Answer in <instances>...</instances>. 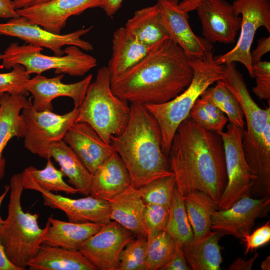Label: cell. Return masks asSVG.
<instances>
[{
    "mask_svg": "<svg viewBox=\"0 0 270 270\" xmlns=\"http://www.w3.org/2000/svg\"><path fill=\"white\" fill-rule=\"evenodd\" d=\"M168 156L170 170L183 196L198 190L218 204L228 184L224 149L218 134L188 117L178 127Z\"/></svg>",
    "mask_w": 270,
    "mask_h": 270,
    "instance_id": "cell-1",
    "label": "cell"
},
{
    "mask_svg": "<svg viewBox=\"0 0 270 270\" xmlns=\"http://www.w3.org/2000/svg\"><path fill=\"white\" fill-rule=\"evenodd\" d=\"M194 75L190 58L168 38L152 48L137 64L111 82L113 92L144 106L166 102L184 92Z\"/></svg>",
    "mask_w": 270,
    "mask_h": 270,
    "instance_id": "cell-2",
    "label": "cell"
},
{
    "mask_svg": "<svg viewBox=\"0 0 270 270\" xmlns=\"http://www.w3.org/2000/svg\"><path fill=\"white\" fill-rule=\"evenodd\" d=\"M128 124L123 132L112 136L110 144L130 174L132 185L138 189L158 178L173 175L162 148L160 126L144 106L132 104Z\"/></svg>",
    "mask_w": 270,
    "mask_h": 270,
    "instance_id": "cell-3",
    "label": "cell"
},
{
    "mask_svg": "<svg viewBox=\"0 0 270 270\" xmlns=\"http://www.w3.org/2000/svg\"><path fill=\"white\" fill-rule=\"evenodd\" d=\"M190 63L194 72L193 78L184 92L166 102L144 106L160 126L162 148L166 156L178 127L189 116L196 100L210 86L226 76V66L215 62L213 50L202 58H190Z\"/></svg>",
    "mask_w": 270,
    "mask_h": 270,
    "instance_id": "cell-4",
    "label": "cell"
},
{
    "mask_svg": "<svg viewBox=\"0 0 270 270\" xmlns=\"http://www.w3.org/2000/svg\"><path fill=\"white\" fill-rule=\"evenodd\" d=\"M8 215L0 230V239L10 262L20 270H25L42 244L50 222L45 228L38 224V214L24 211L22 196L24 190L22 173L14 174L10 181Z\"/></svg>",
    "mask_w": 270,
    "mask_h": 270,
    "instance_id": "cell-5",
    "label": "cell"
},
{
    "mask_svg": "<svg viewBox=\"0 0 270 270\" xmlns=\"http://www.w3.org/2000/svg\"><path fill=\"white\" fill-rule=\"evenodd\" d=\"M78 108L75 122L90 125L108 144L112 136L121 134L130 120L128 102L112 92L107 66L101 68L91 82L82 104Z\"/></svg>",
    "mask_w": 270,
    "mask_h": 270,
    "instance_id": "cell-6",
    "label": "cell"
},
{
    "mask_svg": "<svg viewBox=\"0 0 270 270\" xmlns=\"http://www.w3.org/2000/svg\"><path fill=\"white\" fill-rule=\"evenodd\" d=\"M42 50L43 48L30 44L20 46L12 43L2 54V66L10 69L16 64H20L29 74L40 75L54 70L56 74L82 76L97 66L95 58L76 46H68L64 50L65 55L62 56L44 55L42 54Z\"/></svg>",
    "mask_w": 270,
    "mask_h": 270,
    "instance_id": "cell-7",
    "label": "cell"
},
{
    "mask_svg": "<svg viewBox=\"0 0 270 270\" xmlns=\"http://www.w3.org/2000/svg\"><path fill=\"white\" fill-rule=\"evenodd\" d=\"M244 129L230 122L222 137L225 153L228 184L218 204V210L230 208L242 198L250 196L258 177L246 160L242 148Z\"/></svg>",
    "mask_w": 270,
    "mask_h": 270,
    "instance_id": "cell-8",
    "label": "cell"
},
{
    "mask_svg": "<svg viewBox=\"0 0 270 270\" xmlns=\"http://www.w3.org/2000/svg\"><path fill=\"white\" fill-rule=\"evenodd\" d=\"M232 5L242 16L240 36L236 46L228 52L214 57V62L218 65L240 62L254 78L251 48L259 28H265L270 32V0H236Z\"/></svg>",
    "mask_w": 270,
    "mask_h": 270,
    "instance_id": "cell-9",
    "label": "cell"
},
{
    "mask_svg": "<svg viewBox=\"0 0 270 270\" xmlns=\"http://www.w3.org/2000/svg\"><path fill=\"white\" fill-rule=\"evenodd\" d=\"M93 26L82 28L68 34L52 32L34 24L23 16L10 19L6 23L0 24V34L16 38L26 43L52 50L54 56L64 54L62 48L74 46L83 50L92 51L94 46L82 37L90 32Z\"/></svg>",
    "mask_w": 270,
    "mask_h": 270,
    "instance_id": "cell-10",
    "label": "cell"
},
{
    "mask_svg": "<svg viewBox=\"0 0 270 270\" xmlns=\"http://www.w3.org/2000/svg\"><path fill=\"white\" fill-rule=\"evenodd\" d=\"M78 108L60 115L52 111H38L31 100L22 110L21 116L25 126L24 147L38 154L48 143L62 140L70 126L75 122Z\"/></svg>",
    "mask_w": 270,
    "mask_h": 270,
    "instance_id": "cell-11",
    "label": "cell"
},
{
    "mask_svg": "<svg viewBox=\"0 0 270 270\" xmlns=\"http://www.w3.org/2000/svg\"><path fill=\"white\" fill-rule=\"evenodd\" d=\"M136 238L115 221L103 226L88 240L80 251L99 270H118L120 254Z\"/></svg>",
    "mask_w": 270,
    "mask_h": 270,
    "instance_id": "cell-12",
    "label": "cell"
},
{
    "mask_svg": "<svg viewBox=\"0 0 270 270\" xmlns=\"http://www.w3.org/2000/svg\"><path fill=\"white\" fill-rule=\"evenodd\" d=\"M23 182L24 190L40 193L46 206L63 212L70 222H90L104 225L112 221L110 206L107 200L90 196L72 199L46 191L24 178Z\"/></svg>",
    "mask_w": 270,
    "mask_h": 270,
    "instance_id": "cell-13",
    "label": "cell"
},
{
    "mask_svg": "<svg viewBox=\"0 0 270 270\" xmlns=\"http://www.w3.org/2000/svg\"><path fill=\"white\" fill-rule=\"evenodd\" d=\"M196 10L204 38L211 44H234L240 30L242 18L225 0H202Z\"/></svg>",
    "mask_w": 270,
    "mask_h": 270,
    "instance_id": "cell-14",
    "label": "cell"
},
{
    "mask_svg": "<svg viewBox=\"0 0 270 270\" xmlns=\"http://www.w3.org/2000/svg\"><path fill=\"white\" fill-rule=\"evenodd\" d=\"M270 196L242 198L230 208L215 210L212 216L211 230L222 236H232L242 240L252 233L256 220L270 205Z\"/></svg>",
    "mask_w": 270,
    "mask_h": 270,
    "instance_id": "cell-15",
    "label": "cell"
},
{
    "mask_svg": "<svg viewBox=\"0 0 270 270\" xmlns=\"http://www.w3.org/2000/svg\"><path fill=\"white\" fill-rule=\"evenodd\" d=\"M180 2V0H157L162 22L170 38L180 46L189 58H202L213 50L212 44L193 32L188 22V12L181 8Z\"/></svg>",
    "mask_w": 270,
    "mask_h": 270,
    "instance_id": "cell-16",
    "label": "cell"
},
{
    "mask_svg": "<svg viewBox=\"0 0 270 270\" xmlns=\"http://www.w3.org/2000/svg\"><path fill=\"white\" fill-rule=\"evenodd\" d=\"M224 66L226 76L222 80L237 100L246 120L247 130H244L243 137L258 144L265 128L270 124V108L262 109L254 102L235 62Z\"/></svg>",
    "mask_w": 270,
    "mask_h": 270,
    "instance_id": "cell-17",
    "label": "cell"
},
{
    "mask_svg": "<svg viewBox=\"0 0 270 270\" xmlns=\"http://www.w3.org/2000/svg\"><path fill=\"white\" fill-rule=\"evenodd\" d=\"M104 0H52L17 10L20 16L52 32L60 34L72 16L90 8L102 7Z\"/></svg>",
    "mask_w": 270,
    "mask_h": 270,
    "instance_id": "cell-18",
    "label": "cell"
},
{
    "mask_svg": "<svg viewBox=\"0 0 270 270\" xmlns=\"http://www.w3.org/2000/svg\"><path fill=\"white\" fill-rule=\"evenodd\" d=\"M64 74L52 78L37 75L28 82L26 89L34 98L32 105L38 111H52V102L62 96L71 98L75 108L82 103L93 75L89 74L82 80L70 84L62 82Z\"/></svg>",
    "mask_w": 270,
    "mask_h": 270,
    "instance_id": "cell-19",
    "label": "cell"
},
{
    "mask_svg": "<svg viewBox=\"0 0 270 270\" xmlns=\"http://www.w3.org/2000/svg\"><path fill=\"white\" fill-rule=\"evenodd\" d=\"M62 140L78 156L88 170L93 174L98 168L116 152L88 124L74 122Z\"/></svg>",
    "mask_w": 270,
    "mask_h": 270,
    "instance_id": "cell-20",
    "label": "cell"
},
{
    "mask_svg": "<svg viewBox=\"0 0 270 270\" xmlns=\"http://www.w3.org/2000/svg\"><path fill=\"white\" fill-rule=\"evenodd\" d=\"M38 155L48 160L54 158L60 167L68 183L84 196L90 194L92 174L88 170L73 150L62 140L50 142Z\"/></svg>",
    "mask_w": 270,
    "mask_h": 270,
    "instance_id": "cell-21",
    "label": "cell"
},
{
    "mask_svg": "<svg viewBox=\"0 0 270 270\" xmlns=\"http://www.w3.org/2000/svg\"><path fill=\"white\" fill-rule=\"evenodd\" d=\"M131 185L128 170L121 157L116 152L92 174L90 196L107 200Z\"/></svg>",
    "mask_w": 270,
    "mask_h": 270,
    "instance_id": "cell-22",
    "label": "cell"
},
{
    "mask_svg": "<svg viewBox=\"0 0 270 270\" xmlns=\"http://www.w3.org/2000/svg\"><path fill=\"white\" fill-rule=\"evenodd\" d=\"M107 201L110 206L112 220L120 224L135 238H147L144 220L146 204L138 188L131 185Z\"/></svg>",
    "mask_w": 270,
    "mask_h": 270,
    "instance_id": "cell-23",
    "label": "cell"
},
{
    "mask_svg": "<svg viewBox=\"0 0 270 270\" xmlns=\"http://www.w3.org/2000/svg\"><path fill=\"white\" fill-rule=\"evenodd\" d=\"M29 100L24 96L4 94L0 97V181L5 176L6 160L3 152L14 138H24L25 126L21 116Z\"/></svg>",
    "mask_w": 270,
    "mask_h": 270,
    "instance_id": "cell-24",
    "label": "cell"
},
{
    "mask_svg": "<svg viewBox=\"0 0 270 270\" xmlns=\"http://www.w3.org/2000/svg\"><path fill=\"white\" fill-rule=\"evenodd\" d=\"M48 220L50 224L44 236L42 244L71 250H79L104 226L90 222H64L55 219L52 216Z\"/></svg>",
    "mask_w": 270,
    "mask_h": 270,
    "instance_id": "cell-25",
    "label": "cell"
},
{
    "mask_svg": "<svg viewBox=\"0 0 270 270\" xmlns=\"http://www.w3.org/2000/svg\"><path fill=\"white\" fill-rule=\"evenodd\" d=\"M152 48L135 39L124 27L117 29L113 34L112 54L107 66L111 82L137 64Z\"/></svg>",
    "mask_w": 270,
    "mask_h": 270,
    "instance_id": "cell-26",
    "label": "cell"
},
{
    "mask_svg": "<svg viewBox=\"0 0 270 270\" xmlns=\"http://www.w3.org/2000/svg\"><path fill=\"white\" fill-rule=\"evenodd\" d=\"M124 28L137 40L152 48L170 38L157 3L136 11Z\"/></svg>",
    "mask_w": 270,
    "mask_h": 270,
    "instance_id": "cell-27",
    "label": "cell"
},
{
    "mask_svg": "<svg viewBox=\"0 0 270 270\" xmlns=\"http://www.w3.org/2000/svg\"><path fill=\"white\" fill-rule=\"evenodd\" d=\"M28 268L30 270H98L80 250L44 244Z\"/></svg>",
    "mask_w": 270,
    "mask_h": 270,
    "instance_id": "cell-28",
    "label": "cell"
},
{
    "mask_svg": "<svg viewBox=\"0 0 270 270\" xmlns=\"http://www.w3.org/2000/svg\"><path fill=\"white\" fill-rule=\"evenodd\" d=\"M244 152L250 168L258 178L252 194H260L263 196L270 194V124L265 128L258 143L254 144L243 137Z\"/></svg>",
    "mask_w": 270,
    "mask_h": 270,
    "instance_id": "cell-29",
    "label": "cell"
},
{
    "mask_svg": "<svg viewBox=\"0 0 270 270\" xmlns=\"http://www.w3.org/2000/svg\"><path fill=\"white\" fill-rule=\"evenodd\" d=\"M222 236L211 230L200 239H194L183 246V252L194 270H220L222 262L219 242Z\"/></svg>",
    "mask_w": 270,
    "mask_h": 270,
    "instance_id": "cell-30",
    "label": "cell"
},
{
    "mask_svg": "<svg viewBox=\"0 0 270 270\" xmlns=\"http://www.w3.org/2000/svg\"><path fill=\"white\" fill-rule=\"evenodd\" d=\"M184 199L194 238L200 239L212 230V216L213 212L218 210V204L207 194L198 190L186 194Z\"/></svg>",
    "mask_w": 270,
    "mask_h": 270,
    "instance_id": "cell-31",
    "label": "cell"
},
{
    "mask_svg": "<svg viewBox=\"0 0 270 270\" xmlns=\"http://www.w3.org/2000/svg\"><path fill=\"white\" fill-rule=\"evenodd\" d=\"M176 242L182 246L194 238L188 220L184 196L176 187L172 198L168 222L164 230Z\"/></svg>",
    "mask_w": 270,
    "mask_h": 270,
    "instance_id": "cell-32",
    "label": "cell"
},
{
    "mask_svg": "<svg viewBox=\"0 0 270 270\" xmlns=\"http://www.w3.org/2000/svg\"><path fill=\"white\" fill-rule=\"evenodd\" d=\"M47 160L46 165L43 170H38L34 166L26 168L22 173L23 178L48 192H62L67 194H79L78 190L64 182L62 172L55 167L51 158Z\"/></svg>",
    "mask_w": 270,
    "mask_h": 270,
    "instance_id": "cell-33",
    "label": "cell"
},
{
    "mask_svg": "<svg viewBox=\"0 0 270 270\" xmlns=\"http://www.w3.org/2000/svg\"><path fill=\"white\" fill-rule=\"evenodd\" d=\"M214 88H208L200 98L218 108L228 116L230 122L244 129V114L237 100L222 80Z\"/></svg>",
    "mask_w": 270,
    "mask_h": 270,
    "instance_id": "cell-34",
    "label": "cell"
},
{
    "mask_svg": "<svg viewBox=\"0 0 270 270\" xmlns=\"http://www.w3.org/2000/svg\"><path fill=\"white\" fill-rule=\"evenodd\" d=\"M176 187L174 175L155 180L138 189L146 204H156L170 208Z\"/></svg>",
    "mask_w": 270,
    "mask_h": 270,
    "instance_id": "cell-35",
    "label": "cell"
},
{
    "mask_svg": "<svg viewBox=\"0 0 270 270\" xmlns=\"http://www.w3.org/2000/svg\"><path fill=\"white\" fill-rule=\"evenodd\" d=\"M175 241L162 231L148 243L146 270H160L170 260L175 250Z\"/></svg>",
    "mask_w": 270,
    "mask_h": 270,
    "instance_id": "cell-36",
    "label": "cell"
},
{
    "mask_svg": "<svg viewBox=\"0 0 270 270\" xmlns=\"http://www.w3.org/2000/svg\"><path fill=\"white\" fill-rule=\"evenodd\" d=\"M148 248L146 238H136L122 252L118 270H146Z\"/></svg>",
    "mask_w": 270,
    "mask_h": 270,
    "instance_id": "cell-37",
    "label": "cell"
},
{
    "mask_svg": "<svg viewBox=\"0 0 270 270\" xmlns=\"http://www.w3.org/2000/svg\"><path fill=\"white\" fill-rule=\"evenodd\" d=\"M12 68L10 72L0 73V95L8 94L12 96H28L30 92L26 85L30 79V74L22 65L16 64Z\"/></svg>",
    "mask_w": 270,
    "mask_h": 270,
    "instance_id": "cell-38",
    "label": "cell"
},
{
    "mask_svg": "<svg viewBox=\"0 0 270 270\" xmlns=\"http://www.w3.org/2000/svg\"><path fill=\"white\" fill-rule=\"evenodd\" d=\"M170 208L156 204H146L144 220L148 243L164 231L168 220Z\"/></svg>",
    "mask_w": 270,
    "mask_h": 270,
    "instance_id": "cell-39",
    "label": "cell"
},
{
    "mask_svg": "<svg viewBox=\"0 0 270 270\" xmlns=\"http://www.w3.org/2000/svg\"><path fill=\"white\" fill-rule=\"evenodd\" d=\"M254 78L256 86L253 88L254 93L260 100L270 102V62L260 61L252 64Z\"/></svg>",
    "mask_w": 270,
    "mask_h": 270,
    "instance_id": "cell-40",
    "label": "cell"
},
{
    "mask_svg": "<svg viewBox=\"0 0 270 270\" xmlns=\"http://www.w3.org/2000/svg\"><path fill=\"white\" fill-rule=\"evenodd\" d=\"M246 244V254L267 244L270 241V224L268 222L264 226L246 236L241 240Z\"/></svg>",
    "mask_w": 270,
    "mask_h": 270,
    "instance_id": "cell-41",
    "label": "cell"
},
{
    "mask_svg": "<svg viewBox=\"0 0 270 270\" xmlns=\"http://www.w3.org/2000/svg\"><path fill=\"white\" fill-rule=\"evenodd\" d=\"M188 117L204 128L217 132V128L215 124L202 106L200 98L196 100L191 110Z\"/></svg>",
    "mask_w": 270,
    "mask_h": 270,
    "instance_id": "cell-42",
    "label": "cell"
},
{
    "mask_svg": "<svg viewBox=\"0 0 270 270\" xmlns=\"http://www.w3.org/2000/svg\"><path fill=\"white\" fill-rule=\"evenodd\" d=\"M200 100L207 114L215 124L217 128L216 133L223 132L228 120L225 114L209 100L202 98H200Z\"/></svg>",
    "mask_w": 270,
    "mask_h": 270,
    "instance_id": "cell-43",
    "label": "cell"
},
{
    "mask_svg": "<svg viewBox=\"0 0 270 270\" xmlns=\"http://www.w3.org/2000/svg\"><path fill=\"white\" fill-rule=\"evenodd\" d=\"M183 246L176 243L175 250L170 260L161 270H190V266L183 252Z\"/></svg>",
    "mask_w": 270,
    "mask_h": 270,
    "instance_id": "cell-44",
    "label": "cell"
},
{
    "mask_svg": "<svg viewBox=\"0 0 270 270\" xmlns=\"http://www.w3.org/2000/svg\"><path fill=\"white\" fill-rule=\"evenodd\" d=\"M270 52V37H264L258 40L256 48L251 51V60L252 64L262 60V57Z\"/></svg>",
    "mask_w": 270,
    "mask_h": 270,
    "instance_id": "cell-45",
    "label": "cell"
},
{
    "mask_svg": "<svg viewBox=\"0 0 270 270\" xmlns=\"http://www.w3.org/2000/svg\"><path fill=\"white\" fill-rule=\"evenodd\" d=\"M20 16L12 0H0V18H15Z\"/></svg>",
    "mask_w": 270,
    "mask_h": 270,
    "instance_id": "cell-46",
    "label": "cell"
},
{
    "mask_svg": "<svg viewBox=\"0 0 270 270\" xmlns=\"http://www.w3.org/2000/svg\"><path fill=\"white\" fill-rule=\"evenodd\" d=\"M258 256L259 253L256 252L254 255L248 260L238 258L230 264L228 269L229 270H250Z\"/></svg>",
    "mask_w": 270,
    "mask_h": 270,
    "instance_id": "cell-47",
    "label": "cell"
},
{
    "mask_svg": "<svg viewBox=\"0 0 270 270\" xmlns=\"http://www.w3.org/2000/svg\"><path fill=\"white\" fill-rule=\"evenodd\" d=\"M124 0H104L101 7L108 16L114 15L120 8Z\"/></svg>",
    "mask_w": 270,
    "mask_h": 270,
    "instance_id": "cell-48",
    "label": "cell"
},
{
    "mask_svg": "<svg viewBox=\"0 0 270 270\" xmlns=\"http://www.w3.org/2000/svg\"><path fill=\"white\" fill-rule=\"evenodd\" d=\"M0 270H20L8 258L0 239Z\"/></svg>",
    "mask_w": 270,
    "mask_h": 270,
    "instance_id": "cell-49",
    "label": "cell"
},
{
    "mask_svg": "<svg viewBox=\"0 0 270 270\" xmlns=\"http://www.w3.org/2000/svg\"><path fill=\"white\" fill-rule=\"evenodd\" d=\"M52 0H14L13 4L16 10H20L44 4Z\"/></svg>",
    "mask_w": 270,
    "mask_h": 270,
    "instance_id": "cell-50",
    "label": "cell"
},
{
    "mask_svg": "<svg viewBox=\"0 0 270 270\" xmlns=\"http://www.w3.org/2000/svg\"><path fill=\"white\" fill-rule=\"evenodd\" d=\"M202 0H184L180 2V6L184 12H190L196 10Z\"/></svg>",
    "mask_w": 270,
    "mask_h": 270,
    "instance_id": "cell-51",
    "label": "cell"
},
{
    "mask_svg": "<svg viewBox=\"0 0 270 270\" xmlns=\"http://www.w3.org/2000/svg\"><path fill=\"white\" fill-rule=\"evenodd\" d=\"M10 186H4V192L0 196V208L2 206V202L5 198L6 197V196H7L8 192H10ZM4 220L2 218V217L0 215V228H2V226L4 224Z\"/></svg>",
    "mask_w": 270,
    "mask_h": 270,
    "instance_id": "cell-52",
    "label": "cell"
},
{
    "mask_svg": "<svg viewBox=\"0 0 270 270\" xmlns=\"http://www.w3.org/2000/svg\"><path fill=\"white\" fill-rule=\"evenodd\" d=\"M260 267L262 270H270V256H268L261 264Z\"/></svg>",
    "mask_w": 270,
    "mask_h": 270,
    "instance_id": "cell-53",
    "label": "cell"
},
{
    "mask_svg": "<svg viewBox=\"0 0 270 270\" xmlns=\"http://www.w3.org/2000/svg\"><path fill=\"white\" fill-rule=\"evenodd\" d=\"M3 57V54H0V61L2 60Z\"/></svg>",
    "mask_w": 270,
    "mask_h": 270,
    "instance_id": "cell-54",
    "label": "cell"
},
{
    "mask_svg": "<svg viewBox=\"0 0 270 270\" xmlns=\"http://www.w3.org/2000/svg\"><path fill=\"white\" fill-rule=\"evenodd\" d=\"M2 95H0V97ZM0 108H1V106H0Z\"/></svg>",
    "mask_w": 270,
    "mask_h": 270,
    "instance_id": "cell-55",
    "label": "cell"
}]
</instances>
